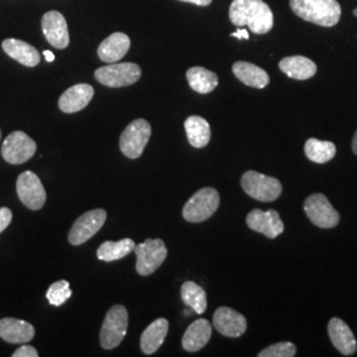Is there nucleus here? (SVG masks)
Returning a JSON list of instances; mask_svg holds the SVG:
<instances>
[{
    "mask_svg": "<svg viewBox=\"0 0 357 357\" xmlns=\"http://www.w3.org/2000/svg\"><path fill=\"white\" fill-rule=\"evenodd\" d=\"M229 19L233 26H249L257 35H265L274 26V15L264 0H233Z\"/></svg>",
    "mask_w": 357,
    "mask_h": 357,
    "instance_id": "f257e3e1",
    "label": "nucleus"
},
{
    "mask_svg": "<svg viewBox=\"0 0 357 357\" xmlns=\"http://www.w3.org/2000/svg\"><path fill=\"white\" fill-rule=\"evenodd\" d=\"M290 7L296 16L317 26H336L342 17L337 0H290Z\"/></svg>",
    "mask_w": 357,
    "mask_h": 357,
    "instance_id": "f03ea898",
    "label": "nucleus"
},
{
    "mask_svg": "<svg viewBox=\"0 0 357 357\" xmlns=\"http://www.w3.org/2000/svg\"><path fill=\"white\" fill-rule=\"evenodd\" d=\"M220 206V195L215 188L205 187L196 192L183 208V217L188 222H203L216 213Z\"/></svg>",
    "mask_w": 357,
    "mask_h": 357,
    "instance_id": "7ed1b4c3",
    "label": "nucleus"
},
{
    "mask_svg": "<svg viewBox=\"0 0 357 357\" xmlns=\"http://www.w3.org/2000/svg\"><path fill=\"white\" fill-rule=\"evenodd\" d=\"M243 191L258 202L270 203L277 200L282 193V184L278 178L266 176L257 171H248L241 178Z\"/></svg>",
    "mask_w": 357,
    "mask_h": 357,
    "instance_id": "20e7f679",
    "label": "nucleus"
},
{
    "mask_svg": "<svg viewBox=\"0 0 357 357\" xmlns=\"http://www.w3.org/2000/svg\"><path fill=\"white\" fill-rule=\"evenodd\" d=\"M128 326V314L126 307L116 305L106 314L103 321L100 340L105 349H113L122 343L126 336Z\"/></svg>",
    "mask_w": 357,
    "mask_h": 357,
    "instance_id": "39448f33",
    "label": "nucleus"
},
{
    "mask_svg": "<svg viewBox=\"0 0 357 357\" xmlns=\"http://www.w3.org/2000/svg\"><path fill=\"white\" fill-rule=\"evenodd\" d=\"M137 271L142 277L151 275L166 261V243L160 238H149L144 243L135 245Z\"/></svg>",
    "mask_w": 357,
    "mask_h": 357,
    "instance_id": "423d86ee",
    "label": "nucleus"
},
{
    "mask_svg": "<svg viewBox=\"0 0 357 357\" xmlns=\"http://www.w3.org/2000/svg\"><path fill=\"white\" fill-rule=\"evenodd\" d=\"M96 79L107 88H123L135 84L142 77V69L132 63L107 65L96 70Z\"/></svg>",
    "mask_w": 357,
    "mask_h": 357,
    "instance_id": "0eeeda50",
    "label": "nucleus"
},
{
    "mask_svg": "<svg viewBox=\"0 0 357 357\" xmlns=\"http://www.w3.org/2000/svg\"><path fill=\"white\" fill-rule=\"evenodd\" d=\"M151 137V125L146 119L132 121L121 135L119 147L128 159H138Z\"/></svg>",
    "mask_w": 357,
    "mask_h": 357,
    "instance_id": "6e6552de",
    "label": "nucleus"
},
{
    "mask_svg": "<svg viewBox=\"0 0 357 357\" xmlns=\"http://www.w3.org/2000/svg\"><path fill=\"white\" fill-rule=\"evenodd\" d=\"M38 150L36 142L23 131H13L1 146V156L10 165H23L28 162Z\"/></svg>",
    "mask_w": 357,
    "mask_h": 357,
    "instance_id": "1a4fd4ad",
    "label": "nucleus"
},
{
    "mask_svg": "<svg viewBox=\"0 0 357 357\" xmlns=\"http://www.w3.org/2000/svg\"><path fill=\"white\" fill-rule=\"evenodd\" d=\"M305 212L310 221L318 228L331 229L340 221V215L337 213V211L332 206L330 200L321 193H314L307 197L305 202Z\"/></svg>",
    "mask_w": 357,
    "mask_h": 357,
    "instance_id": "9d476101",
    "label": "nucleus"
},
{
    "mask_svg": "<svg viewBox=\"0 0 357 357\" xmlns=\"http://www.w3.org/2000/svg\"><path fill=\"white\" fill-rule=\"evenodd\" d=\"M16 191L20 202L31 211L41 209L47 202V192L38 175L32 171L23 172L16 181Z\"/></svg>",
    "mask_w": 357,
    "mask_h": 357,
    "instance_id": "9b49d317",
    "label": "nucleus"
},
{
    "mask_svg": "<svg viewBox=\"0 0 357 357\" xmlns=\"http://www.w3.org/2000/svg\"><path fill=\"white\" fill-rule=\"evenodd\" d=\"M107 213L103 209H93L82 216L78 217L69 231L68 240L73 246L86 243L98 230L101 229L106 221Z\"/></svg>",
    "mask_w": 357,
    "mask_h": 357,
    "instance_id": "f8f14e48",
    "label": "nucleus"
},
{
    "mask_svg": "<svg viewBox=\"0 0 357 357\" xmlns=\"http://www.w3.org/2000/svg\"><path fill=\"white\" fill-rule=\"evenodd\" d=\"M41 28L44 36L52 47L57 50H65L69 45V31L64 15L59 11H48L41 19Z\"/></svg>",
    "mask_w": 357,
    "mask_h": 357,
    "instance_id": "ddd939ff",
    "label": "nucleus"
},
{
    "mask_svg": "<svg viewBox=\"0 0 357 357\" xmlns=\"http://www.w3.org/2000/svg\"><path fill=\"white\" fill-rule=\"evenodd\" d=\"M246 224L250 229L262 233L268 238H277L284 230V225L280 217V213L274 209L252 211L246 217Z\"/></svg>",
    "mask_w": 357,
    "mask_h": 357,
    "instance_id": "4468645a",
    "label": "nucleus"
},
{
    "mask_svg": "<svg viewBox=\"0 0 357 357\" xmlns=\"http://www.w3.org/2000/svg\"><path fill=\"white\" fill-rule=\"evenodd\" d=\"M213 326L227 337H240L246 331L248 323L243 314L229 307H220L213 314Z\"/></svg>",
    "mask_w": 357,
    "mask_h": 357,
    "instance_id": "2eb2a0df",
    "label": "nucleus"
},
{
    "mask_svg": "<svg viewBox=\"0 0 357 357\" xmlns=\"http://www.w3.org/2000/svg\"><path fill=\"white\" fill-rule=\"evenodd\" d=\"M94 96V89L88 84H78L65 90L59 100V107L63 113L73 114L81 112L89 105Z\"/></svg>",
    "mask_w": 357,
    "mask_h": 357,
    "instance_id": "dca6fc26",
    "label": "nucleus"
},
{
    "mask_svg": "<svg viewBox=\"0 0 357 357\" xmlns=\"http://www.w3.org/2000/svg\"><path fill=\"white\" fill-rule=\"evenodd\" d=\"M35 336V328L26 320L4 318L0 320V337L11 344H24Z\"/></svg>",
    "mask_w": 357,
    "mask_h": 357,
    "instance_id": "f3484780",
    "label": "nucleus"
},
{
    "mask_svg": "<svg viewBox=\"0 0 357 357\" xmlns=\"http://www.w3.org/2000/svg\"><path fill=\"white\" fill-rule=\"evenodd\" d=\"M328 335L333 347L345 356H352L357 349V342L344 320L332 318L328 324Z\"/></svg>",
    "mask_w": 357,
    "mask_h": 357,
    "instance_id": "a211bd4d",
    "label": "nucleus"
},
{
    "mask_svg": "<svg viewBox=\"0 0 357 357\" xmlns=\"http://www.w3.org/2000/svg\"><path fill=\"white\" fill-rule=\"evenodd\" d=\"M130 44L131 41L126 33L115 32L101 43V45L98 47V56L103 63H118L126 56L130 50Z\"/></svg>",
    "mask_w": 357,
    "mask_h": 357,
    "instance_id": "6ab92c4d",
    "label": "nucleus"
},
{
    "mask_svg": "<svg viewBox=\"0 0 357 357\" xmlns=\"http://www.w3.org/2000/svg\"><path fill=\"white\" fill-rule=\"evenodd\" d=\"M1 48L11 59L24 66L33 68L40 64L41 57L38 50L26 41H22L17 38H6L1 43Z\"/></svg>",
    "mask_w": 357,
    "mask_h": 357,
    "instance_id": "aec40b11",
    "label": "nucleus"
},
{
    "mask_svg": "<svg viewBox=\"0 0 357 357\" xmlns=\"http://www.w3.org/2000/svg\"><path fill=\"white\" fill-rule=\"evenodd\" d=\"M212 336V326L206 319H197L187 328L181 345L187 352H197L208 344Z\"/></svg>",
    "mask_w": 357,
    "mask_h": 357,
    "instance_id": "412c9836",
    "label": "nucleus"
},
{
    "mask_svg": "<svg viewBox=\"0 0 357 357\" xmlns=\"http://www.w3.org/2000/svg\"><path fill=\"white\" fill-rule=\"evenodd\" d=\"M231 69L234 76L237 77L246 86L255 88V89H264L270 82V77L266 73V70L252 63L237 61L233 64Z\"/></svg>",
    "mask_w": 357,
    "mask_h": 357,
    "instance_id": "4be33fe9",
    "label": "nucleus"
},
{
    "mask_svg": "<svg viewBox=\"0 0 357 357\" xmlns=\"http://www.w3.org/2000/svg\"><path fill=\"white\" fill-rule=\"evenodd\" d=\"M168 320L165 318L153 320L141 336V349L146 355H153L165 343L168 333Z\"/></svg>",
    "mask_w": 357,
    "mask_h": 357,
    "instance_id": "5701e85b",
    "label": "nucleus"
},
{
    "mask_svg": "<svg viewBox=\"0 0 357 357\" xmlns=\"http://www.w3.org/2000/svg\"><path fill=\"white\" fill-rule=\"evenodd\" d=\"M280 69L286 76L303 81L315 76L318 66L305 56H290L282 60Z\"/></svg>",
    "mask_w": 357,
    "mask_h": 357,
    "instance_id": "b1692460",
    "label": "nucleus"
},
{
    "mask_svg": "<svg viewBox=\"0 0 357 357\" xmlns=\"http://www.w3.org/2000/svg\"><path fill=\"white\" fill-rule=\"evenodd\" d=\"M190 144L195 149H203L211 141V126L206 119L199 115H191L184 122Z\"/></svg>",
    "mask_w": 357,
    "mask_h": 357,
    "instance_id": "393cba45",
    "label": "nucleus"
},
{
    "mask_svg": "<svg viewBox=\"0 0 357 357\" xmlns=\"http://www.w3.org/2000/svg\"><path fill=\"white\" fill-rule=\"evenodd\" d=\"M187 79L192 89L200 94H208L216 89L218 85V77L216 73L202 66H193L188 69Z\"/></svg>",
    "mask_w": 357,
    "mask_h": 357,
    "instance_id": "a878e982",
    "label": "nucleus"
},
{
    "mask_svg": "<svg viewBox=\"0 0 357 357\" xmlns=\"http://www.w3.org/2000/svg\"><path fill=\"white\" fill-rule=\"evenodd\" d=\"M134 249H135V243L131 238H123V240L116 241V243H114V241H106V243H103L98 248L97 257L101 261L112 262V261L125 258L131 252H134Z\"/></svg>",
    "mask_w": 357,
    "mask_h": 357,
    "instance_id": "bb28decb",
    "label": "nucleus"
},
{
    "mask_svg": "<svg viewBox=\"0 0 357 357\" xmlns=\"http://www.w3.org/2000/svg\"><path fill=\"white\" fill-rule=\"evenodd\" d=\"M181 299L187 306L191 307L192 310L199 315L204 314L206 306H208L206 293H205L204 289H202L195 282H185L181 286Z\"/></svg>",
    "mask_w": 357,
    "mask_h": 357,
    "instance_id": "cd10ccee",
    "label": "nucleus"
},
{
    "mask_svg": "<svg viewBox=\"0 0 357 357\" xmlns=\"http://www.w3.org/2000/svg\"><path fill=\"white\" fill-rule=\"evenodd\" d=\"M306 156L315 163H327L336 155V146L328 141H319L315 138H310L305 144Z\"/></svg>",
    "mask_w": 357,
    "mask_h": 357,
    "instance_id": "c85d7f7f",
    "label": "nucleus"
},
{
    "mask_svg": "<svg viewBox=\"0 0 357 357\" xmlns=\"http://www.w3.org/2000/svg\"><path fill=\"white\" fill-rule=\"evenodd\" d=\"M72 296L70 284L68 281L54 282L47 291V299L52 306H61Z\"/></svg>",
    "mask_w": 357,
    "mask_h": 357,
    "instance_id": "c756f323",
    "label": "nucleus"
},
{
    "mask_svg": "<svg viewBox=\"0 0 357 357\" xmlns=\"http://www.w3.org/2000/svg\"><path fill=\"white\" fill-rule=\"evenodd\" d=\"M295 355H296V347L293 343L281 342L262 349L258 354V357H294Z\"/></svg>",
    "mask_w": 357,
    "mask_h": 357,
    "instance_id": "7c9ffc66",
    "label": "nucleus"
},
{
    "mask_svg": "<svg viewBox=\"0 0 357 357\" xmlns=\"http://www.w3.org/2000/svg\"><path fill=\"white\" fill-rule=\"evenodd\" d=\"M13 221V212L10 208H0V233L8 228V225Z\"/></svg>",
    "mask_w": 357,
    "mask_h": 357,
    "instance_id": "2f4dec72",
    "label": "nucleus"
},
{
    "mask_svg": "<svg viewBox=\"0 0 357 357\" xmlns=\"http://www.w3.org/2000/svg\"><path fill=\"white\" fill-rule=\"evenodd\" d=\"M13 357H38V352L32 345L24 344L17 348L13 354Z\"/></svg>",
    "mask_w": 357,
    "mask_h": 357,
    "instance_id": "473e14b6",
    "label": "nucleus"
},
{
    "mask_svg": "<svg viewBox=\"0 0 357 357\" xmlns=\"http://www.w3.org/2000/svg\"><path fill=\"white\" fill-rule=\"evenodd\" d=\"M180 1H185V3H192L196 6H202V7H206L212 3V0H180Z\"/></svg>",
    "mask_w": 357,
    "mask_h": 357,
    "instance_id": "72a5a7b5",
    "label": "nucleus"
},
{
    "mask_svg": "<svg viewBox=\"0 0 357 357\" xmlns=\"http://www.w3.org/2000/svg\"><path fill=\"white\" fill-rule=\"evenodd\" d=\"M231 38H245V40H248V38H249V32H248L246 29H238L237 32H233V33H231Z\"/></svg>",
    "mask_w": 357,
    "mask_h": 357,
    "instance_id": "f704fd0d",
    "label": "nucleus"
},
{
    "mask_svg": "<svg viewBox=\"0 0 357 357\" xmlns=\"http://www.w3.org/2000/svg\"><path fill=\"white\" fill-rule=\"evenodd\" d=\"M43 53H44V57H45V60H47L48 63L54 61V54H53L51 51H44Z\"/></svg>",
    "mask_w": 357,
    "mask_h": 357,
    "instance_id": "c9c22d12",
    "label": "nucleus"
},
{
    "mask_svg": "<svg viewBox=\"0 0 357 357\" xmlns=\"http://www.w3.org/2000/svg\"><path fill=\"white\" fill-rule=\"evenodd\" d=\"M352 150L357 155V131L355 132V137H354V141H352Z\"/></svg>",
    "mask_w": 357,
    "mask_h": 357,
    "instance_id": "e433bc0d",
    "label": "nucleus"
},
{
    "mask_svg": "<svg viewBox=\"0 0 357 357\" xmlns=\"http://www.w3.org/2000/svg\"><path fill=\"white\" fill-rule=\"evenodd\" d=\"M354 15H355V16H357V8L356 10H355V11H354Z\"/></svg>",
    "mask_w": 357,
    "mask_h": 357,
    "instance_id": "4c0bfd02",
    "label": "nucleus"
},
{
    "mask_svg": "<svg viewBox=\"0 0 357 357\" xmlns=\"http://www.w3.org/2000/svg\"><path fill=\"white\" fill-rule=\"evenodd\" d=\"M0 139H1V130H0Z\"/></svg>",
    "mask_w": 357,
    "mask_h": 357,
    "instance_id": "58836bf2",
    "label": "nucleus"
}]
</instances>
